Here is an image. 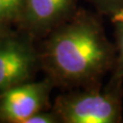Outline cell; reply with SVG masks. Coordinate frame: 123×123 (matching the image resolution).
<instances>
[{
  "instance_id": "1",
  "label": "cell",
  "mask_w": 123,
  "mask_h": 123,
  "mask_svg": "<svg viewBox=\"0 0 123 123\" xmlns=\"http://www.w3.org/2000/svg\"><path fill=\"white\" fill-rule=\"evenodd\" d=\"M46 37L41 69L55 86L95 87L115 65L116 50L99 21L87 11L77 10Z\"/></svg>"
},
{
  "instance_id": "2",
  "label": "cell",
  "mask_w": 123,
  "mask_h": 123,
  "mask_svg": "<svg viewBox=\"0 0 123 123\" xmlns=\"http://www.w3.org/2000/svg\"><path fill=\"white\" fill-rule=\"evenodd\" d=\"M61 123H117L122 119L118 87L77 88L57 97L53 105Z\"/></svg>"
},
{
  "instance_id": "3",
  "label": "cell",
  "mask_w": 123,
  "mask_h": 123,
  "mask_svg": "<svg viewBox=\"0 0 123 123\" xmlns=\"http://www.w3.org/2000/svg\"><path fill=\"white\" fill-rule=\"evenodd\" d=\"M28 33L12 32L0 45V92L34 80L41 69L40 52Z\"/></svg>"
},
{
  "instance_id": "4",
  "label": "cell",
  "mask_w": 123,
  "mask_h": 123,
  "mask_svg": "<svg viewBox=\"0 0 123 123\" xmlns=\"http://www.w3.org/2000/svg\"><path fill=\"white\" fill-rule=\"evenodd\" d=\"M55 84L48 77L31 80L0 92V122L26 123L28 119L48 107Z\"/></svg>"
},
{
  "instance_id": "5",
  "label": "cell",
  "mask_w": 123,
  "mask_h": 123,
  "mask_svg": "<svg viewBox=\"0 0 123 123\" xmlns=\"http://www.w3.org/2000/svg\"><path fill=\"white\" fill-rule=\"evenodd\" d=\"M78 0H25L18 24L33 38L47 36L77 11Z\"/></svg>"
},
{
  "instance_id": "6",
  "label": "cell",
  "mask_w": 123,
  "mask_h": 123,
  "mask_svg": "<svg viewBox=\"0 0 123 123\" xmlns=\"http://www.w3.org/2000/svg\"><path fill=\"white\" fill-rule=\"evenodd\" d=\"M24 3L25 0H0V24H18Z\"/></svg>"
},
{
  "instance_id": "7",
  "label": "cell",
  "mask_w": 123,
  "mask_h": 123,
  "mask_svg": "<svg viewBox=\"0 0 123 123\" xmlns=\"http://www.w3.org/2000/svg\"><path fill=\"white\" fill-rule=\"evenodd\" d=\"M116 28V74L115 76L123 78V23L115 24Z\"/></svg>"
},
{
  "instance_id": "8",
  "label": "cell",
  "mask_w": 123,
  "mask_h": 123,
  "mask_svg": "<svg viewBox=\"0 0 123 123\" xmlns=\"http://www.w3.org/2000/svg\"><path fill=\"white\" fill-rule=\"evenodd\" d=\"M26 123H61V119L53 110H43L31 116Z\"/></svg>"
},
{
  "instance_id": "9",
  "label": "cell",
  "mask_w": 123,
  "mask_h": 123,
  "mask_svg": "<svg viewBox=\"0 0 123 123\" xmlns=\"http://www.w3.org/2000/svg\"><path fill=\"white\" fill-rule=\"evenodd\" d=\"M97 8L105 13H113L123 5V0H88Z\"/></svg>"
},
{
  "instance_id": "10",
  "label": "cell",
  "mask_w": 123,
  "mask_h": 123,
  "mask_svg": "<svg viewBox=\"0 0 123 123\" xmlns=\"http://www.w3.org/2000/svg\"><path fill=\"white\" fill-rule=\"evenodd\" d=\"M12 32L13 31L11 30V25L0 24V45Z\"/></svg>"
},
{
  "instance_id": "11",
  "label": "cell",
  "mask_w": 123,
  "mask_h": 123,
  "mask_svg": "<svg viewBox=\"0 0 123 123\" xmlns=\"http://www.w3.org/2000/svg\"><path fill=\"white\" fill-rule=\"evenodd\" d=\"M111 22L113 24H119V23H123V5L118 8L116 11L111 13Z\"/></svg>"
}]
</instances>
